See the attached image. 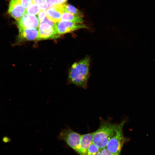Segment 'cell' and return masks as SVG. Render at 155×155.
Returning <instances> with one entry per match:
<instances>
[{
	"label": "cell",
	"mask_w": 155,
	"mask_h": 155,
	"mask_svg": "<svg viewBox=\"0 0 155 155\" xmlns=\"http://www.w3.org/2000/svg\"><path fill=\"white\" fill-rule=\"evenodd\" d=\"M64 3H58L48 7L46 11L47 17L55 23L60 21L64 11Z\"/></svg>",
	"instance_id": "cell-9"
},
{
	"label": "cell",
	"mask_w": 155,
	"mask_h": 155,
	"mask_svg": "<svg viewBox=\"0 0 155 155\" xmlns=\"http://www.w3.org/2000/svg\"><path fill=\"white\" fill-rule=\"evenodd\" d=\"M55 23L50 20L47 17L40 23L38 28V40L53 39L60 36L55 26Z\"/></svg>",
	"instance_id": "cell-5"
},
{
	"label": "cell",
	"mask_w": 155,
	"mask_h": 155,
	"mask_svg": "<svg viewBox=\"0 0 155 155\" xmlns=\"http://www.w3.org/2000/svg\"><path fill=\"white\" fill-rule=\"evenodd\" d=\"M81 135L70 128L62 129L57 137L58 140L65 142L78 154Z\"/></svg>",
	"instance_id": "cell-4"
},
{
	"label": "cell",
	"mask_w": 155,
	"mask_h": 155,
	"mask_svg": "<svg viewBox=\"0 0 155 155\" xmlns=\"http://www.w3.org/2000/svg\"><path fill=\"white\" fill-rule=\"evenodd\" d=\"M42 0H33V3L38 4V3Z\"/></svg>",
	"instance_id": "cell-22"
},
{
	"label": "cell",
	"mask_w": 155,
	"mask_h": 155,
	"mask_svg": "<svg viewBox=\"0 0 155 155\" xmlns=\"http://www.w3.org/2000/svg\"><path fill=\"white\" fill-rule=\"evenodd\" d=\"M125 121L124 120L117 125L116 132L108 141L106 148L111 153L120 155L124 143L125 141L123 133V128Z\"/></svg>",
	"instance_id": "cell-3"
},
{
	"label": "cell",
	"mask_w": 155,
	"mask_h": 155,
	"mask_svg": "<svg viewBox=\"0 0 155 155\" xmlns=\"http://www.w3.org/2000/svg\"><path fill=\"white\" fill-rule=\"evenodd\" d=\"M18 27L28 29H37L40 22L38 18L35 15L25 13L19 20L17 21Z\"/></svg>",
	"instance_id": "cell-7"
},
{
	"label": "cell",
	"mask_w": 155,
	"mask_h": 155,
	"mask_svg": "<svg viewBox=\"0 0 155 155\" xmlns=\"http://www.w3.org/2000/svg\"><path fill=\"white\" fill-rule=\"evenodd\" d=\"M33 0H20L22 6L26 9L33 3Z\"/></svg>",
	"instance_id": "cell-18"
},
{
	"label": "cell",
	"mask_w": 155,
	"mask_h": 155,
	"mask_svg": "<svg viewBox=\"0 0 155 155\" xmlns=\"http://www.w3.org/2000/svg\"><path fill=\"white\" fill-rule=\"evenodd\" d=\"M41 10L38 5L32 3L26 9V12L30 15H38Z\"/></svg>",
	"instance_id": "cell-14"
},
{
	"label": "cell",
	"mask_w": 155,
	"mask_h": 155,
	"mask_svg": "<svg viewBox=\"0 0 155 155\" xmlns=\"http://www.w3.org/2000/svg\"><path fill=\"white\" fill-rule=\"evenodd\" d=\"M90 60L88 56L74 63L69 70L68 77L70 83L86 89L89 77Z\"/></svg>",
	"instance_id": "cell-1"
},
{
	"label": "cell",
	"mask_w": 155,
	"mask_h": 155,
	"mask_svg": "<svg viewBox=\"0 0 155 155\" xmlns=\"http://www.w3.org/2000/svg\"><path fill=\"white\" fill-rule=\"evenodd\" d=\"M100 150V149L93 142L88 147L86 154L96 155Z\"/></svg>",
	"instance_id": "cell-15"
},
{
	"label": "cell",
	"mask_w": 155,
	"mask_h": 155,
	"mask_svg": "<svg viewBox=\"0 0 155 155\" xmlns=\"http://www.w3.org/2000/svg\"><path fill=\"white\" fill-rule=\"evenodd\" d=\"M26 9L22 5L20 0H10L8 9V13L17 21L24 14Z\"/></svg>",
	"instance_id": "cell-10"
},
{
	"label": "cell",
	"mask_w": 155,
	"mask_h": 155,
	"mask_svg": "<svg viewBox=\"0 0 155 155\" xmlns=\"http://www.w3.org/2000/svg\"><path fill=\"white\" fill-rule=\"evenodd\" d=\"M55 26L57 31L59 35L72 32L81 29L88 28L83 23L64 20H61L55 23Z\"/></svg>",
	"instance_id": "cell-6"
},
{
	"label": "cell",
	"mask_w": 155,
	"mask_h": 155,
	"mask_svg": "<svg viewBox=\"0 0 155 155\" xmlns=\"http://www.w3.org/2000/svg\"><path fill=\"white\" fill-rule=\"evenodd\" d=\"M98 129L92 133L93 143L100 150L106 148L110 139L115 134L117 125L101 120Z\"/></svg>",
	"instance_id": "cell-2"
},
{
	"label": "cell",
	"mask_w": 155,
	"mask_h": 155,
	"mask_svg": "<svg viewBox=\"0 0 155 155\" xmlns=\"http://www.w3.org/2000/svg\"><path fill=\"white\" fill-rule=\"evenodd\" d=\"M18 34L15 44H18L27 41L38 40V32L37 29H28L18 27Z\"/></svg>",
	"instance_id": "cell-8"
},
{
	"label": "cell",
	"mask_w": 155,
	"mask_h": 155,
	"mask_svg": "<svg viewBox=\"0 0 155 155\" xmlns=\"http://www.w3.org/2000/svg\"><path fill=\"white\" fill-rule=\"evenodd\" d=\"M47 4L48 8L58 3V0H45Z\"/></svg>",
	"instance_id": "cell-19"
},
{
	"label": "cell",
	"mask_w": 155,
	"mask_h": 155,
	"mask_svg": "<svg viewBox=\"0 0 155 155\" xmlns=\"http://www.w3.org/2000/svg\"><path fill=\"white\" fill-rule=\"evenodd\" d=\"M37 5L41 10H46L48 8V6L45 0H42L39 2Z\"/></svg>",
	"instance_id": "cell-17"
},
{
	"label": "cell",
	"mask_w": 155,
	"mask_h": 155,
	"mask_svg": "<svg viewBox=\"0 0 155 155\" xmlns=\"http://www.w3.org/2000/svg\"><path fill=\"white\" fill-rule=\"evenodd\" d=\"M67 0H58V3H64Z\"/></svg>",
	"instance_id": "cell-21"
},
{
	"label": "cell",
	"mask_w": 155,
	"mask_h": 155,
	"mask_svg": "<svg viewBox=\"0 0 155 155\" xmlns=\"http://www.w3.org/2000/svg\"><path fill=\"white\" fill-rule=\"evenodd\" d=\"M100 151L103 155H117L111 152L106 148L102 149L100 150Z\"/></svg>",
	"instance_id": "cell-20"
},
{
	"label": "cell",
	"mask_w": 155,
	"mask_h": 155,
	"mask_svg": "<svg viewBox=\"0 0 155 155\" xmlns=\"http://www.w3.org/2000/svg\"><path fill=\"white\" fill-rule=\"evenodd\" d=\"M92 142V133L81 135L78 154L86 155L88 148Z\"/></svg>",
	"instance_id": "cell-11"
},
{
	"label": "cell",
	"mask_w": 155,
	"mask_h": 155,
	"mask_svg": "<svg viewBox=\"0 0 155 155\" xmlns=\"http://www.w3.org/2000/svg\"><path fill=\"white\" fill-rule=\"evenodd\" d=\"M96 155H103L100 150L98 152Z\"/></svg>",
	"instance_id": "cell-23"
},
{
	"label": "cell",
	"mask_w": 155,
	"mask_h": 155,
	"mask_svg": "<svg viewBox=\"0 0 155 155\" xmlns=\"http://www.w3.org/2000/svg\"><path fill=\"white\" fill-rule=\"evenodd\" d=\"M86 155H93V154H86Z\"/></svg>",
	"instance_id": "cell-24"
},
{
	"label": "cell",
	"mask_w": 155,
	"mask_h": 155,
	"mask_svg": "<svg viewBox=\"0 0 155 155\" xmlns=\"http://www.w3.org/2000/svg\"><path fill=\"white\" fill-rule=\"evenodd\" d=\"M61 20L69 21L79 23H83V22L82 17L76 16L65 11L62 16Z\"/></svg>",
	"instance_id": "cell-12"
},
{
	"label": "cell",
	"mask_w": 155,
	"mask_h": 155,
	"mask_svg": "<svg viewBox=\"0 0 155 155\" xmlns=\"http://www.w3.org/2000/svg\"><path fill=\"white\" fill-rule=\"evenodd\" d=\"M46 17V10H41L38 14V18L40 23L42 22Z\"/></svg>",
	"instance_id": "cell-16"
},
{
	"label": "cell",
	"mask_w": 155,
	"mask_h": 155,
	"mask_svg": "<svg viewBox=\"0 0 155 155\" xmlns=\"http://www.w3.org/2000/svg\"><path fill=\"white\" fill-rule=\"evenodd\" d=\"M64 11L76 16L83 17L82 12L73 6L64 3Z\"/></svg>",
	"instance_id": "cell-13"
}]
</instances>
